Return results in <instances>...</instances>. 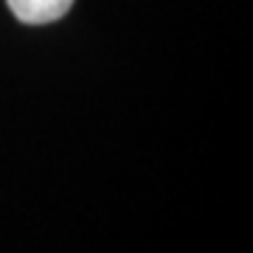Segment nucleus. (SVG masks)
<instances>
[{"label": "nucleus", "mask_w": 253, "mask_h": 253, "mask_svg": "<svg viewBox=\"0 0 253 253\" xmlns=\"http://www.w3.org/2000/svg\"><path fill=\"white\" fill-rule=\"evenodd\" d=\"M76 0H6V6L26 26H48L62 20Z\"/></svg>", "instance_id": "1"}]
</instances>
